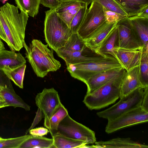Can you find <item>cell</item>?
<instances>
[{"label":"cell","mask_w":148,"mask_h":148,"mask_svg":"<svg viewBox=\"0 0 148 148\" xmlns=\"http://www.w3.org/2000/svg\"><path fill=\"white\" fill-rule=\"evenodd\" d=\"M8 2L0 8V21L12 51H19L23 47L29 15Z\"/></svg>","instance_id":"6da1fadb"},{"label":"cell","mask_w":148,"mask_h":148,"mask_svg":"<svg viewBox=\"0 0 148 148\" xmlns=\"http://www.w3.org/2000/svg\"><path fill=\"white\" fill-rule=\"evenodd\" d=\"M124 69L105 84L92 92L86 94L83 102L90 110L104 108L114 103L120 98L121 86Z\"/></svg>","instance_id":"7a4b0ae2"},{"label":"cell","mask_w":148,"mask_h":148,"mask_svg":"<svg viewBox=\"0 0 148 148\" xmlns=\"http://www.w3.org/2000/svg\"><path fill=\"white\" fill-rule=\"evenodd\" d=\"M44 32L48 46L56 52L63 47L73 33L55 9L45 12Z\"/></svg>","instance_id":"3957f363"},{"label":"cell","mask_w":148,"mask_h":148,"mask_svg":"<svg viewBox=\"0 0 148 148\" xmlns=\"http://www.w3.org/2000/svg\"><path fill=\"white\" fill-rule=\"evenodd\" d=\"M123 68L117 59L106 58L103 59L70 65L66 69L71 75L85 83L88 79L103 71Z\"/></svg>","instance_id":"277c9868"},{"label":"cell","mask_w":148,"mask_h":148,"mask_svg":"<svg viewBox=\"0 0 148 148\" xmlns=\"http://www.w3.org/2000/svg\"><path fill=\"white\" fill-rule=\"evenodd\" d=\"M145 87L136 89L120 98L118 102L111 107L97 112V115L99 117L108 120L115 118L127 111L140 107Z\"/></svg>","instance_id":"5b68a950"},{"label":"cell","mask_w":148,"mask_h":148,"mask_svg":"<svg viewBox=\"0 0 148 148\" xmlns=\"http://www.w3.org/2000/svg\"><path fill=\"white\" fill-rule=\"evenodd\" d=\"M57 132L66 137L85 142L87 144L97 141L95 133L73 119L68 114L59 123Z\"/></svg>","instance_id":"8992f818"},{"label":"cell","mask_w":148,"mask_h":148,"mask_svg":"<svg viewBox=\"0 0 148 148\" xmlns=\"http://www.w3.org/2000/svg\"><path fill=\"white\" fill-rule=\"evenodd\" d=\"M105 23L102 6L93 0L87 10L77 34L82 40H85Z\"/></svg>","instance_id":"52a82bcc"},{"label":"cell","mask_w":148,"mask_h":148,"mask_svg":"<svg viewBox=\"0 0 148 148\" xmlns=\"http://www.w3.org/2000/svg\"><path fill=\"white\" fill-rule=\"evenodd\" d=\"M108 120L105 132L109 134L126 127L147 122L148 112L140 106Z\"/></svg>","instance_id":"ba28073f"},{"label":"cell","mask_w":148,"mask_h":148,"mask_svg":"<svg viewBox=\"0 0 148 148\" xmlns=\"http://www.w3.org/2000/svg\"><path fill=\"white\" fill-rule=\"evenodd\" d=\"M35 100L36 106L44 114V125L47 127L55 110L62 103L58 92L53 88H45L37 94Z\"/></svg>","instance_id":"9c48e42d"},{"label":"cell","mask_w":148,"mask_h":148,"mask_svg":"<svg viewBox=\"0 0 148 148\" xmlns=\"http://www.w3.org/2000/svg\"><path fill=\"white\" fill-rule=\"evenodd\" d=\"M127 17L117 23L118 37L116 46L130 49H139L145 46L133 29Z\"/></svg>","instance_id":"30bf717a"},{"label":"cell","mask_w":148,"mask_h":148,"mask_svg":"<svg viewBox=\"0 0 148 148\" xmlns=\"http://www.w3.org/2000/svg\"><path fill=\"white\" fill-rule=\"evenodd\" d=\"M58 56L65 62L66 66L70 65L92 61L106 58L92 50L86 45L81 51H70L61 49L56 52Z\"/></svg>","instance_id":"8fae6325"},{"label":"cell","mask_w":148,"mask_h":148,"mask_svg":"<svg viewBox=\"0 0 148 148\" xmlns=\"http://www.w3.org/2000/svg\"><path fill=\"white\" fill-rule=\"evenodd\" d=\"M0 95L9 106L20 107L26 111L30 110V106L16 93L10 79L2 70H0Z\"/></svg>","instance_id":"7c38bea8"},{"label":"cell","mask_w":148,"mask_h":148,"mask_svg":"<svg viewBox=\"0 0 148 148\" xmlns=\"http://www.w3.org/2000/svg\"><path fill=\"white\" fill-rule=\"evenodd\" d=\"M48 72H54L61 66L60 62L55 59L53 55V50H50L47 45L43 44L40 40H33L31 42Z\"/></svg>","instance_id":"4fadbf2b"},{"label":"cell","mask_w":148,"mask_h":148,"mask_svg":"<svg viewBox=\"0 0 148 148\" xmlns=\"http://www.w3.org/2000/svg\"><path fill=\"white\" fill-rule=\"evenodd\" d=\"M143 48L139 49H130L116 46L114 51L116 59L122 67L127 71H128L140 65Z\"/></svg>","instance_id":"5bb4252c"},{"label":"cell","mask_w":148,"mask_h":148,"mask_svg":"<svg viewBox=\"0 0 148 148\" xmlns=\"http://www.w3.org/2000/svg\"><path fill=\"white\" fill-rule=\"evenodd\" d=\"M143 87L139 65L126 71L124 73L121 85L119 98L125 96L136 89Z\"/></svg>","instance_id":"9a60e30c"},{"label":"cell","mask_w":148,"mask_h":148,"mask_svg":"<svg viewBox=\"0 0 148 148\" xmlns=\"http://www.w3.org/2000/svg\"><path fill=\"white\" fill-rule=\"evenodd\" d=\"M117 22L108 24L105 22L88 38L83 40L85 45L96 52Z\"/></svg>","instance_id":"2e32d148"},{"label":"cell","mask_w":148,"mask_h":148,"mask_svg":"<svg viewBox=\"0 0 148 148\" xmlns=\"http://www.w3.org/2000/svg\"><path fill=\"white\" fill-rule=\"evenodd\" d=\"M124 69L121 68L108 70L89 78L85 83L87 89L86 94L90 93L101 87Z\"/></svg>","instance_id":"e0dca14e"},{"label":"cell","mask_w":148,"mask_h":148,"mask_svg":"<svg viewBox=\"0 0 148 148\" xmlns=\"http://www.w3.org/2000/svg\"><path fill=\"white\" fill-rule=\"evenodd\" d=\"M89 148H148L147 145L134 141L129 138H117L106 141H96Z\"/></svg>","instance_id":"ac0fdd59"},{"label":"cell","mask_w":148,"mask_h":148,"mask_svg":"<svg viewBox=\"0 0 148 148\" xmlns=\"http://www.w3.org/2000/svg\"><path fill=\"white\" fill-rule=\"evenodd\" d=\"M23 47L25 49L26 57L37 76L42 78L46 76L48 72L31 43H30L28 46L25 41L23 43Z\"/></svg>","instance_id":"d6986e66"},{"label":"cell","mask_w":148,"mask_h":148,"mask_svg":"<svg viewBox=\"0 0 148 148\" xmlns=\"http://www.w3.org/2000/svg\"><path fill=\"white\" fill-rule=\"evenodd\" d=\"M118 34V29L116 25L96 52L105 57L116 59L114 49L117 45Z\"/></svg>","instance_id":"ffe728a7"},{"label":"cell","mask_w":148,"mask_h":148,"mask_svg":"<svg viewBox=\"0 0 148 148\" xmlns=\"http://www.w3.org/2000/svg\"><path fill=\"white\" fill-rule=\"evenodd\" d=\"M26 63L25 59L19 52L5 49L0 51V70L5 66L15 68Z\"/></svg>","instance_id":"44dd1931"},{"label":"cell","mask_w":148,"mask_h":148,"mask_svg":"<svg viewBox=\"0 0 148 148\" xmlns=\"http://www.w3.org/2000/svg\"><path fill=\"white\" fill-rule=\"evenodd\" d=\"M127 18L145 47L148 46V18L130 17Z\"/></svg>","instance_id":"7402d4cb"},{"label":"cell","mask_w":148,"mask_h":148,"mask_svg":"<svg viewBox=\"0 0 148 148\" xmlns=\"http://www.w3.org/2000/svg\"><path fill=\"white\" fill-rule=\"evenodd\" d=\"M127 14L132 17L148 7V0H115Z\"/></svg>","instance_id":"603a6c76"},{"label":"cell","mask_w":148,"mask_h":148,"mask_svg":"<svg viewBox=\"0 0 148 148\" xmlns=\"http://www.w3.org/2000/svg\"><path fill=\"white\" fill-rule=\"evenodd\" d=\"M52 137L54 148H84L87 145L84 141L66 137L58 132Z\"/></svg>","instance_id":"cb8c5ba5"},{"label":"cell","mask_w":148,"mask_h":148,"mask_svg":"<svg viewBox=\"0 0 148 148\" xmlns=\"http://www.w3.org/2000/svg\"><path fill=\"white\" fill-rule=\"evenodd\" d=\"M54 148L53 138L29 134L20 148Z\"/></svg>","instance_id":"d4e9b609"},{"label":"cell","mask_w":148,"mask_h":148,"mask_svg":"<svg viewBox=\"0 0 148 148\" xmlns=\"http://www.w3.org/2000/svg\"><path fill=\"white\" fill-rule=\"evenodd\" d=\"M68 114L67 110L62 103L55 110L46 127L51 136L57 133L59 123Z\"/></svg>","instance_id":"484cf974"},{"label":"cell","mask_w":148,"mask_h":148,"mask_svg":"<svg viewBox=\"0 0 148 148\" xmlns=\"http://www.w3.org/2000/svg\"><path fill=\"white\" fill-rule=\"evenodd\" d=\"M26 68L25 64L11 69L5 67L2 70L8 77L20 88H23V81Z\"/></svg>","instance_id":"4316f807"},{"label":"cell","mask_w":148,"mask_h":148,"mask_svg":"<svg viewBox=\"0 0 148 148\" xmlns=\"http://www.w3.org/2000/svg\"><path fill=\"white\" fill-rule=\"evenodd\" d=\"M17 7L28 15L34 17L38 14L40 0H15Z\"/></svg>","instance_id":"83f0119b"},{"label":"cell","mask_w":148,"mask_h":148,"mask_svg":"<svg viewBox=\"0 0 148 148\" xmlns=\"http://www.w3.org/2000/svg\"><path fill=\"white\" fill-rule=\"evenodd\" d=\"M139 67L141 83L143 87L148 86V47L143 48Z\"/></svg>","instance_id":"f1b7e54d"},{"label":"cell","mask_w":148,"mask_h":148,"mask_svg":"<svg viewBox=\"0 0 148 148\" xmlns=\"http://www.w3.org/2000/svg\"><path fill=\"white\" fill-rule=\"evenodd\" d=\"M85 46L84 40L79 37L77 33H73L64 46L60 49L70 51H80Z\"/></svg>","instance_id":"f546056e"},{"label":"cell","mask_w":148,"mask_h":148,"mask_svg":"<svg viewBox=\"0 0 148 148\" xmlns=\"http://www.w3.org/2000/svg\"><path fill=\"white\" fill-rule=\"evenodd\" d=\"M88 5L86 4L81 8L73 18L70 26L73 33H77L84 18Z\"/></svg>","instance_id":"4dcf8cb0"},{"label":"cell","mask_w":148,"mask_h":148,"mask_svg":"<svg viewBox=\"0 0 148 148\" xmlns=\"http://www.w3.org/2000/svg\"><path fill=\"white\" fill-rule=\"evenodd\" d=\"M29 134L9 138H3L0 141V148H20L27 138Z\"/></svg>","instance_id":"1f68e13d"},{"label":"cell","mask_w":148,"mask_h":148,"mask_svg":"<svg viewBox=\"0 0 148 148\" xmlns=\"http://www.w3.org/2000/svg\"><path fill=\"white\" fill-rule=\"evenodd\" d=\"M108 10L127 17V14L115 0H93Z\"/></svg>","instance_id":"d6a6232c"},{"label":"cell","mask_w":148,"mask_h":148,"mask_svg":"<svg viewBox=\"0 0 148 148\" xmlns=\"http://www.w3.org/2000/svg\"><path fill=\"white\" fill-rule=\"evenodd\" d=\"M86 4H87L77 1H64L61 2L59 6L55 10L58 14L77 8L82 7Z\"/></svg>","instance_id":"836d02e7"},{"label":"cell","mask_w":148,"mask_h":148,"mask_svg":"<svg viewBox=\"0 0 148 148\" xmlns=\"http://www.w3.org/2000/svg\"><path fill=\"white\" fill-rule=\"evenodd\" d=\"M103 8L105 22L107 24L115 23L127 17L120 14L109 10L103 7Z\"/></svg>","instance_id":"e575fe53"},{"label":"cell","mask_w":148,"mask_h":148,"mask_svg":"<svg viewBox=\"0 0 148 148\" xmlns=\"http://www.w3.org/2000/svg\"><path fill=\"white\" fill-rule=\"evenodd\" d=\"M82 7L77 8L62 13L57 14L70 27L71 23L73 18Z\"/></svg>","instance_id":"d590c367"},{"label":"cell","mask_w":148,"mask_h":148,"mask_svg":"<svg viewBox=\"0 0 148 148\" xmlns=\"http://www.w3.org/2000/svg\"><path fill=\"white\" fill-rule=\"evenodd\" d=\"M61 2L59 0H40V3L44 6L51 9H56Z\"/></svg>","instance_id":"8d00e7d4"},{"label":"cell","mask_w":148,"mask_h":148,"mask_svg":"<svg viewBox=\"0 0 148 148\" xmlns=\"http://www.w3.org/2000/svg\"><path fill=\"white\" fill-rule=\"evenodd\" d=\"M29 132L30 134L42 136L47 135L49 132V131L47 128L41 127L32 129L30 130Z\"/></svg>","instance_id":"74e56055"},{"label":"cell","mask_w":148,"mask_h":148,"mask_svg":"<svg viewBox=\"0 0 148 148\" xmlns=\"http://www.w3.org/2000/svg\"><path fill=\"white\" fill-rule=\"evenodd\" d=\"M43 117H44V115L42 112L39 108H38L34 121L30 128L26 132V134H27L30 130L33 129Z\"/></svg>","instance_id":"f35d334b"},{"label":"cell","mask_w":148,"mask_h":148,"mask_svg":"<svg viewBox=\"0 0 148 148\" xmlns=\"http://www.w3.org/2000/svg\"><path fill=\"white\" fill-rule=\"evenodd\" d=\"M141 107L145 111L148 112V86L145 88Z\"/></svg>","instance_id":"ab89813d"},{"label":"cell","mask_w":148,"mask_h":148,"mask_svg":"<svg viewBox=\"0 0 148 148\" xmlns=\"http://www.w3.org/2000/svg\"><path fill=\"white\" fill-rule=\"evenodd\" d=\"M0 38L8 43L7 38L0 21Z\"/></svg>","instance_id":"60d3db41"},{"label":"cell","mask_w":148,"mask_h":148,"mask_svg":"<svg viewBox=\"0 0 148 148\" xmlns=\"http://www.w3.org/2000/svg\"><path fill=\"white\" fill-rule=\"evenodd\" d=\"M9 106L3 98L0 95V109Z\"/></svg>","instance_id":"b9f144b4"},{"label":"cell","mask_w":148,"mask_h":148,"mask_svg":"<svg viewBox=\"0 0 148 148\" xmlns=\"http://www.w3.org/2000/svg\"><path fill=\"white\" fill-rule=\"evenodd\" d=\"M60 2H62L65 1H79L83 3L87 4L88 5L90 3H91L93 0H59Z\"/></svg>","instance_id":"7bdbcfd3"},{"label":"cell","mask_w":148,"mask_h":148,"mask_svg":"<svg viewBox=\"0 0 148 148\" xmlns=\"http://www.w3.org/2000/svg\"><path fill=\"white\" fill-rule=\"evenodd\" d=\"M5 49L4 44L0 38V51Z\"/></svg>","instance_id":"ee69618b"},{"label":"cell","mask_w":148,"mask_h":148,"mask_svg":"<svg viewBox=\"0 0 148 148\" xmlns=\"http://www.w3.org/2000/svg\"><path fill=\"white\" fill-rule=\"evenodd\" d=\"M3 139V138H2L1 136H0V141L2 140Z\"/></svg>","instance_id":"f6af8a7d"},{"label":"cell","mask_w":148,"mask_h":148,"mask_svg":"<svg viewBox=\"0 0 148 148\" xmlns=\"http://www.w3.org/2000/svg\"><path fill=\"white\" fill-rule=\"evenodd\" d=\"M3 0L4 1H8V0Z\"/></svg>","instance_id":"bcb514c9"}]
</instances>
